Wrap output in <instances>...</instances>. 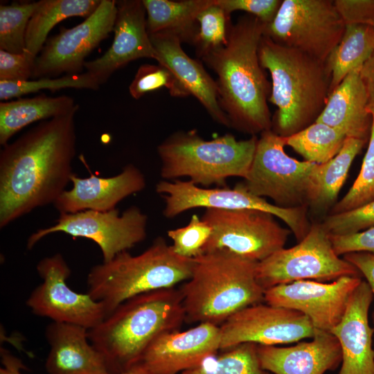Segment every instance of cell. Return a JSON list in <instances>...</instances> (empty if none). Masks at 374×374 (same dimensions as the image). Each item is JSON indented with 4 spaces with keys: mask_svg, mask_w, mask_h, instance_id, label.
<instances>
[{
    "mask_svg": "<svg viewBox=\"0 0 374 374\" xmlns=\"http://www.w3.org/2000/svg\"><path fill=\"white\" fill-rule=\"evenodd\" d=\"M78 111V110H77ZM77 111L40 122L0 153V228L53 204L73 173Z\"/></svg>",
    "mask_w": 374,
    "mask_h": 374,
    "instance_id": "cell-1",
    "label": "cell"
},
{
    "mask_svg": "<svg viewBox=\"0 0 374 374\" xmlns=\"http://www.w3.org/2000/svg\"><path fill=\"white\" fill-rule=\"evenodd\" d=\"M265 26L252 15L240 17L231 28L227 44L202 57L217 74L218 101L230 127L252 136L272 126L267 105L271 82L258 57Z\"/></svg>",
    "mask_w": 374,
    "mask_h": 374,
    "instance_id": "cell-2",
    "label": "cell"
},
{
    "mask_svg": "<svg viewBox=\"0 0 374 374\" xmlns=\"http://www.w3.org/2000/svg\"><path fill=\"white\" fill-rule=\"evenodd\" d=\"M184 321L179 289H162L125 301L97 326L88 330V337L103 355L107 372L118 374L139 364L145 348L157 336L177 330Z\"/></svg>",
    "mask_w": 374,
    "mask_h": 374,
    "instance_id": "cell-3",
    "label": "cell"
},
{
    "mask_svg": "<svg viewBox=\"0 0 374 374\" xmlns=\"http://www.w3.org/2000/svg\"><path fill=\"white\" fill-rule=\"evenodd\" d=\"M258 57L271 78L268 101L277 107L271 130L287 137L316 122L329 96L330 77L325 62L264 35Z\"/></svg>",
    "mask_w": 374,
    "mask_h": 374,
    "instance_id": "cell-4",
    "label": "cell"
},
{
    "mask_svg": "<svg viewBox=\"0 0 374 374\" xmlns=\"http://www.w3.org/2000/svg\"><path fill=\"white\" fill-rule=\"evenodd\" d=\"M257 264L226 250L193 258L191 276L179 289L185 321L219 326L238 311L264 301Z\"/></svg>",
    "mask_w": 374,
    "mask_h": 374,
    "instance_id": "cell-5",
    "label": "cell"
},
{
    "mask_svg": "<svg viewBox=\"0 0 374 374\" xmlns=\"http://www.w3.org/2000/svg\"><path fill=\"white\" fill-rule=\"evenodd\" d=\"M193 267V258L177 255L159 237L140 254L123 251L109 262L93 266L87 278V293L103 303L108 316L132 297L186 281Z\"/></svg>",
    "mask_w": 374,
    "mask_h": 374,
    "instance_id": "cell-6",
    "label": "cell"
},
{
    "mask_svg": "<svg viewBox=\"0 0 374 374\" xmlns=\"http://www.w3.org/2000/svg\"><path fill=\"white\" fill-rule=\"evenodd\" d=\"M258 138L237 140L230 134L211 140L195 130L178 131L157 147L161 177L173 181L188 177L197 186L226 187L231 177L244 179L255 154Z\"/></svg>",
    "mask_w": 374,
    "mask_h": 374,
    "instance_id": "cell-7",
    "label": "cell"
},
{
    "mask_svg": "<svg viewBox=\"0 0 374 374\" xmlns=\"http://www.w3.org/2000/svg\"><path fill=\"white\" fill-rule=\"evenodd\" d=\"M285 145V137L271 130L262 132L249 172L240 184L250 193L268 197L278 206L311 204L319 164L290 157L284 150Z\"/></svg>",
    "mask_w": 374,
    "mask_h": 374,
    "instance_id": "cell-8",
    "label": "cell"
},
{
    "mask_svg": "<svg viewBox=\"0 0 374 374\" xmlns=\"http://www.w3.org/2000/svg\"><path fill=\"white\" fill-rule=\"evenodd\" d=\"M359 275L355 266L336 253L321 224L312 225L296 245L276 251L256 267V278L265 290L297 280L333 281Z\"/></svg>",
    "mask_w": 374,
    "mask_h": 374,
    "instance_id": "cell-9",
    "label": "cell"
},
{
    "mask_svg": "<svg viewBox=\"0 0 374 374\" xmlns=\"http://www.w3.org/2000/svg\"><path fill=\"white\" fill-rule=\"evenodd\" d=\"M346 24L331 0H283L263 35L274 42L326 62Z\"/></svg>",
    "mask_w": 374,
    "mask_h": 374,
    "instance_id": "cell-10",
    "label": "cell"
},
{
    "mask_svg": "<svg viewBox=\"0 0 374 374\" xmlns=\"http://www.w3.org/2000/svg\"><path fill=\"white\" fill-rule=\"evenodd\" d=\"M157 193L163 197V215L175 217L188 210L203 207L225 210L255 209L267 212L283 220L298 242L308 233L307 206L285 208L268 202L265 199L248 192L239 183L233 188H202L190 181L162 180L156 185Z\"/></svg>",
    "mask_w": 374,
    "mask_h": 374,
    "instance_id": "cell-11",
    "label": "cell"
},
{
    "mask_svg": "<svg viewBox=\"0 0 374 374\" xmlns=\"http://www.w3.org/2000/svg\"><path fill=\"white\" fill-rule=\"evenodd\" d=\"M272 214L255 209L205 208L202 219L212 227L203 253L226 250L260 262L284 248L291 231Z\"/></svg>",
    "mask_w": 374,
    "mask_h": 374,
    "instance_id": "cell-12",
    "label": "cell"
},
{
    "mask_svg": "<svg viewBox=\"0 0 374 374\" xmlns=\"http://www.w3.org/2000/svg\"><path fill=\"white\" fill-rule=\"evenodd\" d=\"M147 224V215L136 206L129 207L121 214L116 208L61 213L55 224L38 229L29 236L27 249H31L50 234L62 232L94 242L101 251L103 262H106L144 240Z\"/></svg>",
    "mask_w": 374,
    "mask_h": 374,
    "instance_id": "cell-13",
    "label": "cell"
},
{
    "mask_svg": "<svg viewBox=\"0 0 374 374\" xmlns=\"http://www.w3.org/2000/svg\"><path fill=\"white\" fill-rule=\"evenodd\" d=\"M36 269L43 282L32 291L26 303L34 314L87 330L106 318L103 303L95 301L88 293L74 292L67 285L71 271L62 254L41 259Z\"/></svg>",
    "mask_w": 374,
    "mask_h": 374,
    "instance_id": "cell-14",
    "label": "cell"
},
{
    "mask_svg": "<svg viewBox=\"0 0 374 374\" xmlns=\"http://www.w3.org/2000/svg\"><path fill=\"white\" fill-rule=\"evenodd\" d=\"M116 1L102 0L96 10L71 28H62L48 39L35 59L33 78L79 74L86 57L114 30Z\"/></svg>",
    "mask_w": 374,
    "mask_h": 374,
    "instance_id": "cell-15",
    "label": "cell"
},
{
    "mask_svg": "<svg viewBox=\"0 0 374 374\" xmlns=\"http://www.w3.org/2000/svg\"><path fill=\"white\" fill-rule=\"evenodd\" d=\"M220 349L241 344L276 346L312 338L316 329L300 312L267 303L248 306L228 318L221 326Z\"/></svg>",
    "mask_w": 374,
    "mask_h": 374,
    "instance_id": "cell-16",
    "label": "cell"
},
{
    "mask_svg": "<svg viewBox=\"0 0 374 374\" xmlns=\"http://www.w3.org/2000/svg\"><path fill=\"white\" fill-rule=\"evenodd\" d=\"M362 281L360 276H343L330 283L297 280L265 290L264 301L300 312L315 329L330 332L341 320L352 294Z\"/></svg>",
    "mask_w": 374,
    "mask_h": 374,
    "instance_id": "cell-17",
    "label": "cell"
},
{
    "mask_svg": "<svg viewBox=\"0 0 374 374\" xmlns=\"http://www.w3.org/2000/svg\"><path fill=\"white\" fill-rule=\"evenodd\" d=\"M219 349L220 326L199 323L183 332L157 336L145 348L139 364L152 374H177L197 366Z\"/></svg>",
    "mask_w": 374,
    "mask_h": 374,
    "instance_id": "cell-18",
    "label": "cell"
},
{
    "mask_svg": "<svg viewBox=\"0 0 374 374\" xmlns=\"http://www.w3.org/2000/svg\"><path fill=\"white\" fill-rule=\"evenodd\" d=\"M114 37L109 48L100 57L86 62L87 72L99 83H105L116 70L140 58L156 60L157 53L146 27L142 1H116Z\"/></svg>",
    "mask_w": 374,
    "mask_h": 374,
    "instance_id": "cell-19",
    "label": "cell"
},
{
    "mask_svg": "<svg viewBox=\"0 0 374 374\" xmlns=\"http://www.w3.org/2000/svg\"><path fill=\"white\" fill-rule=\"evenodd\" d=\"M373 298L370 286L362 280L352 294L341 320L330 330L341 350L338 374H374V328L368 321Z\"/></svg>",
    "mask_w": 374,
    "mask_h": 374,
    "instance_id": "cell-20",
    "label": "cell"
},
{
    "mask_svg": "<svg viewBox=\"0 0 374 374\" xmlns=\"http://www.w3.org/2000/svg\"><path fill=\"white\" fill-rule=\"evenodd\" d=\"M71 182L72 188L64 190L54 203L60 214L111 211L146 186L144 175L133 164L127 165L119 174L111 177L91 175L82 178L73 173Z\"/></svg>",
    "mask_w": 374,
    "mask_h": 374,
    "instance_id": "cell-21",
    "label": "cell"
},
{
    "mask_svg": "<svg viewBox=\"0 0 374 374\" xmlns=\"http://www.w3.org/2000/svg\"><path fill=\"white\" fill-rule=\"evenodd\" d=\"M258 356L261 367L273 374H324L337 369L342 360L335 336L317 329L310 341L292 346L258 344Z\"/></svg>",
    "mask_w": 374,
    "mask_h": 374,
    "instance_id": "cell-22",
    "label": "cell"
},
{
    "mask_svg": "<svg viewBox=\"0 0 374 374\" xmlns=\"http://www.w3.org/2000/svg\"><path fill=\"white\" fill-rule=\"evenodd\" d=\"M149 35L157 53L158 63L174 73L215 121L230 127L229 118L219 104L216 82L199 62L192 59L184 52L180 38L169 32H159Z\"/></svg>",
    "mask_w": 374,
    "mask_h": 374,
    "instance_id": "cell-23",
    "label": "cell"
},
{
    "mask_svg": "<svg viewBox=\"0 0 374 374\" xmlns=\"http://www.w3.org/2000/svg\"><path fill=\"white\" fill-rule=\"evenodd\" d=\"M45 336L50 346L45 368L48 374H105L103 355L94 348L84 327L52 321Z\"/></svg>",
    "mask_w": 374,
    "mask_h": 374,
    "instance_id": "cell-24",
    "label": "cell"
},
{
    "mask_svg": "<svg viewBox=\"0 0 374 374\" xmlns=\"http://www.w3.org/2000/svg\"><path fill=\"white\" fill-rule=\"evenodd\" d=\"M316 122L332 127L346 137L366 139L372 118L359 69L348 73L330 93Z\"/></svg>",
    "mask_w": 374,
    "mask_h": 374,
    "instance_id": "cell-25",
    "label": "cell"
},
{
    "mask_svg": "<svg viewBox=\"0 0 374 374\" xmlns=\"http://www.w3.org/2000/svg\"><path fill=\"white\" fill-rule=\"evenodd\" d=\"M78 105L70 96L40 94L0 103V144L5 145L16 133L38 121H45L77 111Z\"/></svg>",
    "mask_w": 374,
    "mask_h": 374,
    "instance_id": "cell-26",
    "label": "cell"
},
{
    "mask_svg": "<svg viewBox=\"0 0 374 374\" xmlns=\"http://www.w3.org/2000/svg\"><path fill=\"white\" fill-rule=\"evenodd\" d=\"M149 35L169 32L191 42L197 33V19L215 0H143Z\"/></svg>",
    "mask_w": 374,
    "mask_h": 374,
    "instance_id": "cell-27",
    "label": "cell"
},
{
    "mask_svg": "<svg viewBox=\"0 0 374 374\" xmlns=\"http://www.w3.org/2000/svg\"><path fill=\"white\" fill-rule=\"evenodd\" d=\"M374 52V28L368 24H346L339 44L325 65L330 77L329 95L350 72L361 69Z\"/></svg>",
    "mask_w": 374,
    "mask_h": 374,
    "instance_id": "cell-28",
    "label": "cell"
},
{
    "mask_svg": "<svg viewBox=\"0 0 374 374\" xmlns=\"http://www.w3.org/2000/svg\"><path fill=\"white\" fill-rule=\"evenodd\" d=\"M102 0H41L28 24L26 50L37 56L48 33L61 21L71 17L85 19L98 8Z\"/></svg>",
    "mask_w": 374,
    "mask_h": 374,
    "instance_id": "cell-29",
    "label": "cell"
},
{
    "mask_svg": "<svg viewBox=\"0 0 374 374\" xmlns=\"http://www.w3.org/2000/svg\"><path fill=\"white\" fill-rule=\"evenodd\" d=\"M365 142L364 139L346 137L335 157L319 164L315 175L314 197L311 204L315 208H327L335 202L354 159Z\"/></svg>",
    "mask_w": 374,
    "mask_h": 374,
    "instance_id": "cell-30",
    "label": "cell"
},
{
    "mask_svg": "<svg viewBox=\"0 0 374 374\" xmlns=\"http://www.w3.org/2000/svg\"><path fill=\"white\" fill-rule=\"evenodd\" d=\"M346 138L341 131L323 123L314 122L285 137V143L306 161L323 164L339 153Z\"/></svg>",
    "mask_w": 374,
    "mask_h": 374,
    "instance_id": "cell-31",
    "label": "cell"
},
{
    "mask_svg": "<svg viewBox=\"0 0 374 374\" xmlns=\"http://www.w3.org/2000/svg\"><path fill=\"white\" fill-rule=\"evenodd\" d=\"M182 374H270L260 366L258 344L244 343L210 356Z\"/></svg>",
    "mask_w": 374,
    "mask_h": 374,
    "instance_id": "cell-32",
    "label": "cell"
},
{
    "mask_svg": "<svg viewBox=\"0 0 374 374\" xmlns=\"http://www.w3.org/2000/svg\"><path fill=\"white\" fill-rule=\"evenodd\" d=\"M39 1L13 2L0 6V49L12 53L26 51L28 24Z\"/></svg>",
    "mask_w": 374,
    "mask_h": 374,
    "instance_id": "cell-33",
    "label": "cell"
},
{
    "mask_svg": "<svg viewBox=\"0 0 374 374\" xmlns=\"http://www.w3.org/2000/svg\"><path fill=\"white\" fill-rule=\"evenodd\" d=\"M197 33L193 44L196 54L203 57L209 53L224 46L232 26L230 15L215 3L204 10L197 19Z\"/></svg>",
    "mask_w": 374,
    "mask_h": 374,
    "instance_id": "cell-34",
    "label": "cell"
},
{
    "mask_svg": "<svg viewBox=\"0 0 374 374\" xmlns=\"http://www.w3.org/2000/svg\"><path fill=\"white\" fill-rule=\"evenodd\" d=\"M100 84L88 72L79 74H67L57 78H42L23 82L0 81V99L20 98L24 95L37 92L42 89L51 91L65 88L96 90Z\"/></svg>",
    "mask_w": 374,
    "mask_h": 374,
    "instance_id": "cell-35",
    "label": "cell"
},
{
    "mask_svg": "<svg viewBox=\"0 0 374 374\" xmlns=\"http://www.w3.org/2000/svg\"><path fill=\"white\" fill-rule=\"evenodd\" d=\"M369 112L372 118L370 139L360 172L348 192L334 205L331 214L356 208L374 199V109Z\"/></svg>",
    "mask_w": 374,
    "mask_h": 374,
    "instance_id": "cell-36",
    "label": "cell"
},
{
    "mask_svg": "<svg viewBox=\"0 0 374 374\" xmlns=\"http://www.w3.org/2000/svg\"><path fill=\"white\" fill-rule=\"evenodd\" d=\"M162 87H166L173 97L184 98L190 95L174 73L159 64L140 66L129 87V91L133 98L139 99L145 93Z\"/></svg>",
    "mask_w": 374,
    "mask_h": 374,
    "instance_id": "cell-37",
    "label": "cell"
},
{
    "mask_svg": "<svg viewBox=\"0 0 374 374\" xmlns=\"http://www.w3.org/2000/svg\"><path fill=\"white\" fill-rule=\"evenodd\" d=\"M172 249L179 256L193 259L203 254L212 234V227L197 215H193L185 226L167 232Z\"/></svg>",
    "mask_w": 374,
    "mask_h": 374,
    "instance_id": "cell-38",
    "label": "cell"
},
{
    "mask_svg": "<svg viewBox=\"0 0 374 374\" xmlns=\"http://www.w3.org/2000/svg\"><path fill=\"white\" fill-rule=\"evenodd\" d=\"M321 224L333 235L355 233L374 227V199L354 209L330 214Z\"/></svg>",
    "mask_w": 374,
    "mask_h": 374,
    "instance_id": "cell-39",
    "label": "cell"
},
{
    "mask_svg": "<svg viewBox=\"0 0 374 374\" xmlns=\"http://www.w3.org/2000/svg\"><path fill=\"white\" fill-rule=\"evenodd\" d=\"M36 57L26 50L12 53L0 49V81L29 80L33 75Z\"/></svg>",
    "mask_w": 374,
    "mask_h": 374,
    "instance_id": "cell-40",
    "label": "cell"
},
{
    "mask_svg": "<svg viewBox=\"0 0 374 374\" xmlns=\"http://www.w3.org/2000/svg\"><path fill=\"white\" fill-rule=\"evenodd\" d=\"M282 2L281 0H215V3L226 13L244 11L265 25L274 20Z\"/></svg>",
    "mask_w": 374,
    "mask_h": 374,
    "instance_id": "cell-41",
    "label": "cell"
},
{
    "mask_svg": "<svg viewBox=\"0 0 374 374\" xmlns=\"http://www.w3.org/2000/svg\"><path fill=\"white\" fill-rule=\"evenodd\" d=\"M334 4L345 24L373 25L374 0H335Z\"/></svg>",
    "mask_w": 374,
    "mask_h": 374,
    "instance_id": "cell-42",
    "label": "cell"
},
{
    "mask_svg": "<svg viewBox=\"0 0 374 374\" xmlns=\"http://www.w3.org/2000/svg\"><path fill=\"white\" fill-rule=\"evenodd\" d=\"M330 237L338 256L357 251L374 253V227L355 233L330 235Z\"/></svg>",
    "mask_w": 374,
    "mask_h": 374,
    "instance_id": "cell-43",
    "label": "cell"
},
{
    "mask_svg": "<svg viewBox=\"0 0 374 374\" xmlns=\"http://www.w3.org/2000/svg\"><path fill=\"white\" fill-rule=\"evenodd\" d=\"M344 258L355 266L360 274L365 277L374 297V253L364 251L351 252L344 255Z\"/></svg>",
    "mask_w": 374,
    "mask_h": 374,
    "instance_id": "cell-44",
    "label": "cell"
},
{
    "mask_svg": "<svg viewBox=\"0 0 374 374\" xmlns=\"http://www.w3.org/2000/svg\"><path fill=\"white\" fill-rule=\"evenodd\" d=\"M368 96V110L374 109V52L359 69Z\"/></svg>",
    "mask_w": 374,
    "mask_h": 374,
    "instance_id": "cell-45",
    "label": "cell"
},
{
    "mask_svg": "<svg viewBox=\"0 0 374 374\" xmlns=\"http://www.w3.org/2000/svg\"><path fill=\"white\" fill-rule=\"evenodd\" d=\"M0 352L2 364L0 374H22L21 370L26 369L22 361L4 348H1Z\"/></svg>",
    "mask_w": 374,
    "mask_h": 374,
    "instance_id": "cell-46",
    "label": "cell"
},
{
    "mask_svg": "<svg viewBox=\"0 0 374 374\" xmlns=\"http://www.w3.org/2000/svg\"><path fill=\"white\" fill-rule=\"evenodd\" d=\"M105 374H112V373H105ZM118 374H152L145 367H144L141 364H137L128 370L118 373Z\"/></svg>",
    "mask_w": 374,
    "mask_h": 374,
    "instance_id": "cell-47",
    "label": "cell"
},
{
    "mask_svg": "<svg viewBox=\"0 0 374 374\" xmlns=\"http://www.w3.org/2000/svg\"><path fill=\"white\" fill-rule=\"evenodd\" d=\"M372 26H373V28H374V21H373V25H372Z\"/></svg>",
    "mask_w": 374,
    "mask_h": 374,
    "instance_id": "cell-48",
    "label": "cell"
}]
</instances>
